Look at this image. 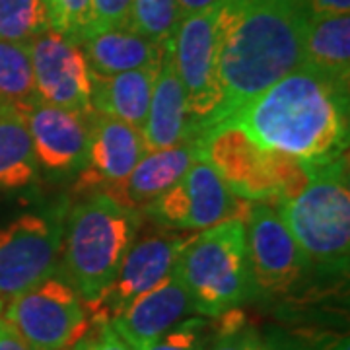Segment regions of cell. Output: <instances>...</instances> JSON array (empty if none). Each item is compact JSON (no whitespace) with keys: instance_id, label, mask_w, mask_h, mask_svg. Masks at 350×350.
<instances>
[{"instance_id":"6da1fadb","label":"cell","mask_w":350,"mask_h":350,"mask_svg":"<svg viewBox=\"0 0 350 350\" xmlns=\"http://www.w3.org/2000/svg\"><path fill=\"white\" fill-rule=\"evenodd\" d=\"M222 123L304 165L333 162L349 156V86L300 64Z\"/></svg>"},{"instance_id":"7a4b0ae2","label":"cell","mask_w":350,"mask_h":350,"mask_svg":"<svg viewBox=\"0 0 350 350\" xmlns=\"http://www.w3.org/2000/svg\"><path fill=\"white\" fill-rule=\"evenodd\" d=\"M310 18L306 0L218 2V123L300 66Z\"/></svg>"},{"instance_id":"3957f363","label":"cell","mask_w":350,"mask_h":350,"mask_svg":"<svg viewBox=\"0 0 350 350\" xmlns=\"http://www.w3.org/2000/svg\"><path fill=\"white\" fill-rule=\"evenodd\" d=\"M304 187L271 202L304 253L310 269L323 275H347L350 261L349 156L306 165Z\"/></svg>"},{"instance_id":"277c9868","label":"cell","mask_w":350,"mask_h":350,"mask_svg":"<svg viewBox=\"0 0 350 350\" xmlns=\"http://www.w3.org/2000/svg\"><path fill=\"white\" fill-rule=\"evenodd\" d=\"M140 211L123 206L105 193H90L68 206L64 220L61 271L86 306L100 300L137 239Z\"/></svg>"},{"instance_id":"5b68a950","label":"cell","mask_w":350,"mask_h":350,"mask_svg":"<svg viewBox=\"0 0 350 350\" xmlns=\"http://www.w3.org/2000/svg\"><path fill=\"white\" fill-rule=\"evenodd\" d=\"M175 273L202 317L216 319L255 300L243 214L197 232L181 251Z\"/></svg>"},{"instance_id":"8992f818","label":"cell","mask_w":350,"mask_h":350,"mask_svg":"<svg viewBox=\"0 0 350 350\" xmlns=\"http://www.w3.org/2000/svg\"><path fill=\"white\" fill-rule=\"evenodd\" d=\"M200 140L204 156L238 199L276 202L298 193L308 179L304 163L257 146L238 126L220 123Z\"/></svg>"},{"instance_id":"52a82bcc","label":"cell","mask_w":350,"mask_h":350,"mask_svg":"<svg viewBox=\"0 0 350 350\" xmlns=\"http://www.w3.org/2000/svg\"><path fill=\"white\" fill-rule=\"evenodd\" d=\"M0 317L36 350H70L90 329L86 301L61 269L6 301Z\"/></svg>"},{"instance_id":"ba28073f","label":"cell","mask_w":350,"mask_h":350,"mask_svg":"<svg viewBox=\"0 0 350 350\" xmlns=\"http://www.w3.org/2000/svg\"><path fill=\"white\" fill-rule=\"evenodd\" d=\"M174 64L187 98L195 137L208 133L220 117L218 76V4L181 18L170 39Z\"/></svg>"},{"instance_id":"9c48e42d","label":"cell","mask_w":350,"mask_h":350,"mask_svg":"<svg viewBox=\"0 0 350 350\" xmlns=\"http://www.w3.org/2000/svg\"><path fill=\"white\" fill-rule=\"evenodd\" d=\"M68 202L43 213H27L0 228V301L36 286L61 269Z\"/></svg>"},{"instance_id":"30bf717a","label":"cell","mask_w":350,"mask_h":350,"mask_svg":"<svg viewBox=\"0 0 350 350\" xmlns=\"http://www.w3.org/2000/svg\"><path fill=\"white\" fill-rule=\"evenodd\" d=\"M243 222L255 298L290 294L312 269L275 204L251 202Z\"/></svg>"},{"instance_id":"8fae6325","label":"cell","mask_w":350,"mask_h":350,"mask_svg":"<svg viewBox=\"0 0 350 350\" xmlns=\"http://www.w3.org/2000/svg\"><path fill=\"white\" fill-rule=\"evenodd\" d=\"M239 208V199L202 152L174 187L142 213L167 230L197 234L238 216Z\"/></svg>"},{"instance_id":"7c38bea8","label":"cell","mask_w":350,"mask_h":350,"mask_svg":"<svg viewBox=\"0 0 350 350\" xmlns=\"http://www.w3.org/2000/svg\"><path fill=\"white\" fill-rule=\"evenodd\" d=\"M193 236V232H167L135 239L109 288L96 304L88 306L90 325L109 323L140 294L148 292L150 288L160 284L165 276L172 275L181 251L185 250Z\"/></svg>"},{"instance_id":"4fadbf2b","label":"cell","mask_w":350,"mask_h":350,"mask_svg":"<svg viewBox=\"0 0 350 350\" xmlns=\"http://www.w3.org/2000/svg\"><path fill=\"white\" fill-rule=\"evenodd\" d=\"M38 167L55 179L84 170L90 150V113H78L33 100L22 109Z\"/></svg>"},{"instance_id":"5bb4252c","label":"cell","mask_w":350,"mask_h":350,"mask_svg":"<svg viewBox=\"0 0 350 350\" xmlns=\"http://www.w3.org/2000/svg\"><path fill=\"white\" fill-rule=\"evenodd\" d=\"M39 100L70 111L92 109V76L80 45L55 29L27 43Z\"/></svg>"},{"instance_id":"9a60e30c","label":"cell","mask_w":350,"mask_h":350,"mask_svg":"<svg viewBox=\"0 0 350 350\" xmlns=\"http://www.w3.org/2000/svg\"><path fill=\"white\" fill-rule=\"evenodd\" d=\"M142 131L107 115L90 113V150L75 189L82 195L107 193L123 183L146 156Z\"/></svg>"},{"instance_id":"2e32d148","label":"cell","mask_w":350,"mask_h":350,"mask_svg":"<svg viewBox=\"0 0 350 350\" xmlns=\"http://www.w3.org/2000/svg\"><path fill=\"white\" fill-rule=\"evenodd\" d=\"M195 313V306L181 278L174 273L140 294L113 317L111 327L133 350H146L179 321Z\"/></svg>"},{"instance_id":"e0dca14e","label":"cell","mask_w":350,"mask_h":350,"mask_svg":"<svg viewBox=\"0 0 350 350\" xmlns=\"http://www.w3.org/2000/svg\"><path fill=\"white\" fill-rule=\"evenodd\" d=\"M202 154V140L191 138L172 148L148 150L123 183L107 191L123 206L144 211L152 200L172 189Z\"/></svg>"},{"instance_id":"ac0fdd59","label":"cell","mask_w":350,"mask_h":350,"mask_svg":"<svg viewBox=\"0 0 350 350\" xmlns=\"http://www.w3.org/2000/svg\"><path fill=\"white\" fill-rule=\"evenodd\" d=\"M142 137L148 150L172 148L191 138H197L191 125L187 98L175 70L170 41L163 43L160 68L152 90L150 107L146 123L142 126Z\"/></svg>"},{"instance_id":"d6986e66","label":"cell","mask_w":350,"mask_h":350,"mask_svg":"<svg viewBox=\"0 0 350 350\" xmlns=\"http://www.w3.org/2000/svg\"><path fill=\"white\" fill-rule=\"evenodd\" d=\"M160 63L126 70L121 75L92 76V109L142 131L150 107L152 90Z\"/></svg>"},{"instance_id":"ffe728a7","label":"cell","mask_w":350,"mask_h":350,"mask_svg":"<svg viewBox=\"0 0 350 350\" xmlns=\"http://www.w3.org/2000/svg\"><path fill=\"white\" fill-rule=\"evenodd\" d=\"M78 45L90 75L98 78L160 63L163 49V45L138 36L129 27H115L88 36Z\"/></svg>"},{"instance_id":"44dd1931","label":"cell","mask_w":350,"mask_h":350,"mask_svg":"<svg viewBox=\"0 0 350 350\" xmlns=\"http://www.w3.org/2000/svg\"><path fill=\"white\" fill-rule=\"evenodd\" d=\"M313 70L347 84L350 80V16H312L304 36V61Z\"/></svg>"},{"instance_id":"7402d4cb","label":"cell","mask_w":350,"mask_h":350,"mask_svg":"<svg viewBox=\"0 0 350 350\" xmlns=\"http://www.w3.org/2000/svg\"><path fill=\"white\" fill-rule=\"evenodd\" d=\"M39 175L24 111L0 101V191L31 185Z\"/></svg>"},{"instance_id":"603a6c76","label":"cell","mask_w":350,"mask_h":350,"mask_svg":"<svg viewBox=\"0 0 350 350\" xmlns=\"http://www.w3.org/2000/svg\"><path fill=\"white\" fill-rule=\"evenodd\" d=\"M33 100L38 90L27 45L0 39V101L24 109Z\"/></svg>"},{"instance_id":"cb8c5ba5","label":"cell","mask_w":350,"mask_h":350,"mask_svg":"<svg viewBox=\"0 0 350 350\" xmlns=\"http://www.w3.org/2000/svg\"><path fill=\"white\" fill-rule=\"evenodd\" d=\"M51 29L45 0H0V39L29 43Z\"/></svg>"},{"instance_id":"d4e9b609","label":"cell","mask_w":350,"mask_h":350,"mask_svg":"<svg viewBox=\"0 0 350 350\" xmlns=\"http://www.w3.org/2000/svg\"><path fill=\"white\" fill-rule=\"evenodd\" d=\"M181 22L177 0H133L126 25L142 38L163 45Z\"/></svg>"},{"instance_id":"484cf974","label":"cell","mask_w":350,"mask_h":350,"mask_svg":"<svg viewBox=\"0 0 350 350\" xmlns=\"http://www.w3.org/2000/svg\"><path fill=\"white\" fill-rule=\"evenodd\" d=\"M204 350H269L265 335L241 310H232L214 319L213 338Z\"/></svg>"},{"instance_id":"4316f807","label":"cell","mask_w":350,"mask_h":350,"mask_svg":"<svg viewBox=\"0 0 350 350\" xmlns=\"http://www.w3.org/2000/svg\"><path fill=\"white\" fill-rule=\"evenodd\" d=\"M214 331V319L195 315L179 321L146 350H204Z\"/></svg>"},{"instance_id":"83f0119b","label":"cell","mask_w":350,"mask_h":350,"mask_svg":"<svg viewBox=\"0 0 350 350\" xmlns=\"http://www.w3.org/2000/svg\"><path fill=\"white\" fill-rule=\"evenodd\" d=\"M51 29L80 43L92 18V0H45Z\"/></svg>"},{"instance_id":"f1b7e54d","label":"cell","mask_w":350,"mask_h":350,"mask_svg":"<svg viewBox=\"0 0 350 350\" xmlns=\"http://www.w3.org/2000/svg\"><path fill=\"white\" fill-rule=\"evenodd\" d=\"M133 0H92V18L84 38L105 29L125 27Z\"/></svg>"},{"instance_id":"f546056e","label":"cell","mask_w":350,"mask_h":350,"mask_svg":"<svg viewBox=\"0 0 350 350\" xmlns=\"http://www.w3.org/2000/svg\"><path fill=\"white\" fill-rule=\"evenodd\" d=\"M286 350H349V335L340 333H315V335H301L300 338L269 337Z\"/></svg>"},{"instance_id":"4dcf8cb0","label":"cell","mask_w":350,"mask_h":350,"mask_svg":"<svg viewBox=\"0 0 350 350\" xmlns=\"http://www.w3.org/2000/svg\"><path fill=\"white\" fill-rule=\"evenodd\" d=\"M70 350H133L123 338L115 333L111 323L90 325L86 335L76 342Z\"/></svg>"},{"instance_id":"1f68e13d","label":"cell","mask_w":350,"mask_h":350,"mask_svg":"<svg viewBox=\"0 0 350 350\" xmlns=\"http://www.w3.org/2000/svg\"><path fill=\"white\" fill-rule=\"evenodd\" d=\"M306 4L312 16L350 12V0H306Z\"/></svg>"},{"instance_id":"d6a6232c","label":"cell","mask_w":350,"mask_h":350,"mask_svg":"<svg viewBox=\"0 0 350 350\" xmlns=\"http://www.w3.org/2000/svg\"><path fill=\"white\" fill-rule=\"evenodd\" d=\"M0 350H36L0 317Z\"/></svg>"},{"instance_id":"836d02e7","label":"cell","mask_w":350,"mask_h":350,"mask_svg":"<svg viewBox=\"0 0 350 350\" xmlns=\"http://www.w3.org/2000/svg\"><path fill=\"white\" fill-rule=\"evenodd\" d=\"M218 2L220 0H177V6H179L181 18H185V16H191V14L202 12V10L211 8Z\"/></svg>"},{"instance_id":"e575fe53","label":"cell","mask_w":350,"mask_h":350,"mask_svg":"<svg viewBox=\"0 0 350 350\" xmlns=\"http://www.w3.org/2000/svg\"><path fill=\"white\" fill-rule=\"evenodd\" d=\"M265 342H267V349H269V350H286V349H282L280 345H276L273 338L265 337Z\"/></svg>"},{"instance_id":"d590c367","label":"cell","mask_w":350,"mask_h":350,"mask_svg":"<svg viewBox=\"0 0 350 350\" xmlns=\"http://www.w3.org/2000/svg\"><path fill=\"white\" fill-rule=\"evenodd\" d=\"M2 308H4V304H2V301H0V313H2Z\"/></svg>"}]
</instances>
